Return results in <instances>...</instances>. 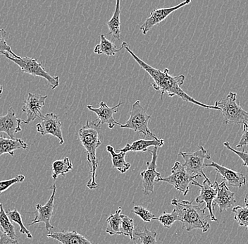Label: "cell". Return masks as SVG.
I'll return each instance as SVG.
<instances>
[{"label":"cell","mask_w":248,"mask_h":244,"mask_svg":"<svg viewBox=\"0 0 248 244\" xmlns=\"http://www.w3.org/2000/svg\"><path fill=\"white\" fill-rule=\"evenodd\" d=\"M122 48L123 49H126L127 52L131 54L135 61L139 64V66L142 69L145 70L147 74L152 77V79L154 81V83H152L151 85L156 91H161L162 98H163L164 94L167 93L170 97L177 96L186 102H191V103L203 107V108L220 110V108L215 106V105H207L205 104L198 102L196 99L190 97L187 93L183 91L181 86L184 83L185 76L179 75L173 77V76L170 75V70L168 69L161 71V70L155 69L150 65H147L146 62L142 61L130 49L129 46H128V43L126 42L122 43Z\"/></svg>","instance_id":"6da1fadb"},{"label":"cell","mask_w":248,"mask_h":244,"mask_svg":"<svg viewBox=\"0 0 248 244\" xmlns=\"http://www.w3.org/2000/svg\"><path fill=\"white\" fill-rule=\"evenodd\" d=\"M100 127L97 119L92 122L87 121L85 125L80 128L78 133L79 141L86 151L87 162L91 168V178L87 183V187L91 190H94L99 186L95 179L96 171L98 167L96 151L102 144L100 139Z\"/></svg>","instance_id":"7a4b0ae2"},{"label":"cell","mask_w":248,"mask_h":244,"mask_svg":"<svg viewBox=\"0 0 248 244\" xmlns=\"http://www.w3.org/2000/svg\"><path fill=\"white\" fill-rule=\"evenodd\" d=\"M171 205L178 214V221L181 222L182 227L187 231L193 229H202L207 232L210 228L207 217L205 214V208L195 206L188 200H178L173 198Z\"/></svg>","instance_id":"3957f363"},{"label":"cell","mask_w":248,"mask_h":244,"mask_svg":"<svg viewBox=\"0 0 248 244\" xmlns=\"http://www.w3.org/2000/svg\"><path fill=\"white\" fill-rule=\"evenodd\" d=\"M215 105L222 112L224 124H244L248 122V113L240 107L236 93L231 92L226 98L216 101Z\"/></svg>","instance_id":"277c9868"},{"label":"cell","mask_w":248,"mask_h":244,"mask_svg":"<svg viewBox=\"0 0 248 244\" xmlns=\"http://www.w3.org/2000/svg\"><path fill=\"white\" fill-rule=\"evenodd\" d=\"M150 118L151 115L147 114L144 107L141 105L140 101L138 99L133 104L129 119L125 124H121L120 127L122 129H128L140 134L157 139L158 138L149 129L148 122Z\"/></svg>","instance_id":"5b68a950"},{"label":"cell","mask_w":248,"mask_h":244,"mask_svg":"<svg viewBox=\"0 0 248 244\" xmlns=\"http://www.w3.org/2000/svg\"><path fill=\"white\" fill-rule=\"evenodd\" d=\"M7 59L18 65L23 72L30 74L32 77L43 78L50 85L52 89H55L60 85V79L58 77H52L46 72L41 63H39L36 59L24 57L20 59H16L8 54L5 56Z\"/></svg>","instance_id":"8992f818"},{"label":"cell","mask_w":248,"mask_h":244,"mask_svg":"<svg viewBox=\"0 0 248 244\" xmlns=\"http://www.w3.org/2000/svg\"><path fill=\"white\" fill-rule=\"evenodd\" d=\"M201 177L200 175H190L186 172L184 165L179 162H176L174 165L171 169V175L165 178L161 177L159 179L156 180V182L163 181L167 182L174 186L176 190L181 191L183 193L184 196L187 195L188 193L189 186L192 181L195 179Z\"/></svg>","instance_id":"52a82bcc"},{"label":"cell","mask_w":248,"mask_h":244,"mask_svg":"<svg viewBox=\"0 0 248 244\" xmlns=\"http://www.w3.org/2000/svg\"><path fill=\"white\" fill-rule=\"evenodd\" d=\"M199 150L193 152V153L181 152L179 155L184 158L185 163L183 165L189 175H200L206 179L207 178V177L203 171L204 168L205 167L204 160L211 159L210 154L202 146H199Z\"/></svg>","instance_id":"ba28073f"},{"label":"cell","mask_w":248,"mask_h":244,"mask_svg":"<svg viewBox=\"0 0 248 244\" xmlns=\"http://www.w3.org/2000/svg\"><path fill=\"white\" fill-rule=\"evenodd\" d=\"M217 179H218V174L216 177L215 183H212L210 180L208 178H206L203 181L202 184H200L198 181H192V184L195 186H199L201 188V194L195 198L196 203H206V208L209 210V218L212 221L217 222L218 220L215 217L214 214L213 201L216 198L217 194H218V182H217Z\"/></svg>","instance_id":"9c48e42d"},{"label":"cell","mask_w":248,"mask_h":244,"mask_svg":"<svg viewBox=\"0 0 248 244\" xmlns=\"http://www.w3.org/2000/svg\"><path fill=\"white\" fill-rule=\"evenodd\" d=\"M158 147H154L153 150L148 152L152 155V161L147 162V169L140 172L142 177V187L144 195H147L154 192L155 183L161 178V174L156 172V160H157Z\"/></svg>","instance_id":"30bf717a"},{"label":"cell","mask_w":248,"mask_h":244,"mask_svg":"<svg viewBox=\"0 0 248 244\" xmlns=\"http://www.w3.org/2000/svg\"><path fill=\"white\" fill-rule=\"evenodd\" d=\"M36 130L42 136L52 135L59 140L60 145L64 144L62 130V123L54 113H48L43 116L41 122L37 124Z\"/></svg>","instance_id":"8fae6325"},{"label":"cell","mask_w":248,"mask_h":244,"mask_svg":"<svg viewBox=\"0 0 248 244\" xmlns=\"http://www.w3.org/2000/svg\"><path fill=\"white\" fill-rule=\"evenodd\" d=\"M190 2H191V0H184V1L180 3L178 5L175 6V7L153 9L150 13V16L141 26L140 29L141 32L142 33L143 35H146L147 32L153 30L154 26L159 25V23L164 21L170 14L176 12L178 9H181V7L188 5L190 4Z\"/></svg>","instance_id":"7c38bea8"},{"label":"cell","mask_w":248,"mask_h":244,"mask_svg":"<svg viewBox=\"0 0 248 244\" xmlns=\"http://www.w3.org/2000/svg\"><path fill=\"white\" fill-rule=\"evenodd\" d=\"M49 189H52V194L49 200L46 202V204L45 206L37 204L35 212H28V213L35 214L33 221L32 222V223L29 224V226H32L35 224L43 222L45 224V228H46V231H49V232L54 228V227L51 225L50 220L52 215H53L54 198H55L56 191H57L56 183H53Z\"/></svg>","instance_id":"4fadbf2b"},{"label":"cell","mask_w":248,"mask_h":244,"mask_svg":"<svg viewBox=\"0 0 248 244\" xmlns=\"http://www.w3.org/2000/svg\"><path fill=\"white\" fill-rule=\"evenodd\" d=\"M47 96H41L34 93H29L27 98L25 100V105L22 107V111L27 114V119L24 120V124H29L36 119H42L41 110L46 105Z\"/></svg>","instance_id":"5bb4252c"},{"label":"cell","mask_w":248,"mask_h":244,"mask_svg":"<svg viewBox=\"0 0 248 244\" xmlns=\"http://www.w3.org/2000/svg\"><path fill=\"white\" fill-rule=\"evenodd\" d=\"M21 124H24V120L16 116L12 107L8 109L7 114H0V133H7L12 139H15L16 133L22 130Z\"/></svg>","instance_id":"9a60e30c"},{"label":"cell","mask_w":248,"mask_h":244,"mask_svg":"<svg viewBox=\"0 0 248 244\" xmlns=\"http://www.w3.org/2000/svg\"><path fill=\"white\" fill-rule=\"evenodd\" d=\"M122 104H124V102H121L114 107H109L105 102H101L100 107L98 108H94L92 105H88L87 108L97 115V119L100 125L108 124V128L112 130L116 125L121 126V124L114 119V114L117 113V109Z\"/></svg>","instance_id":"2e32d148"},{"label":"cell","mask_w":248,"mask_h":244,"mask_svg":"<svg viewBox=\"0 0 248 244\" xmlns=\"http://www.w3.org/2000/svg\"><path fill=\"white\" fill-rule=\"evenodd\" d=\"M213 167L217 171V174L222 177L226 182L233 187L241 188L246 185L247 180L246 176L240 172L228 169L227 167L220 165L215 162H212L211 164H205V167Z\"/></svg>","instance_id":"e0dca14e"},{"label":"cell","mask_w":248,"mask_h":244,"mask_svg":"<svg viewBox=\"0 0 248 244\" xmlns=\"http://www.w3.org/2000/svg\"><path fill=\"white\" fill-rule=\"evenodd\" d=\"M235 203L236 200L235 199V194L229 190L226 181L218 183V194L212 204L214 210L215 206H218L219 208V212H223L226 210L232 208Z\"/></svg>","instance_id":"ac0fdd59"},{"label":"cell","mask_w":248,"mask_h":244,"mask_svg":"<svg viewBox=\"0 0 248 244\" xmlns=\"http://www.w3.org/2000/svg\"><path fill=\"white\" fill-rule=\"evenodd\" d=\"M46 237L55 239L62 244H93L76 230L71 231L49 232Z\"/></svg>","instance_id":"d6986e66"},{"label":"cell","mask_w":248,"mask_h":244,"mask_svg":"<svg viewBox=\"0 0 248 244\" xmlns=\"http://www.w3.org/2000/svg\"><path fill=\"white\" fill-rule=\"evenodd\" d=\"M164 144L163 139L145 140L139 139L134 141L131 144H128L123 148L120 149V152L128 153V152H147L150 146L154 147H162Z\"/></svg>","instance_id":"ffe728a7"},{"label":"cell","mask_w":248,"mask_h":244,"mask_svg":"<svg viewBox=\"0 0 248 244\" xmlns=\"http://www.w3.org/2000/svg\"><path fill=\"white\" fill-rule=\"evenodd\" d=\"M29 146L21 138H7L0 137V156L4 154H9L11 156L15 155V150L18 149L26 150Z\"/></svg>","instance_id":"44dd1931"},{"label":"cell","mask_w":248,"mask_h":244,"mask_svg":"<svg viewBox=\"0 0 248 244\" xmlns=\"http://www.w3.org/2000/svg\"><path fill=\"white\" fill-rule=\"evenodd\" d=\"M121 0H116L115 10L111 19L107 23L108 34L118 40L121 39Z\"/></svg>","instance_id":"7402d4cb"},{"label":"cell","mask_w":248,"mask_h":244,"mask_svg":"<svg viewBox=\"0 0 248 244\" xmlns=\"http://www.w3.org/2000/svg\"><path fill=\"white\" fill-rule=\"evenodd\" d=\"M107 150L111 155V161H112L113 167L119 170L121 173L124 174L131 167V163L125 161V153L120 152L116 153L114 147L111 146H108L106 147Z\"/></svg>","instance_id":"603a6c76"},{"label":"cell","mask_w":248,"mask_h":244,"mask_svg":"<svg viewBox=\"0 0 248 244\" xmlns=\"http://www.w3.org/2000/svg\"><path fill=\"white\" fill-rule=\"evenodd\" d=\"M123 48H118L113 42L110 41L105 35H100V43L95 46L94 52L97 54H105L108 57L115 56Z\"/></svg>","instance_id":"cb8c5ba5"},{"label":"cell","mask_w":248,"mask_h":244,"mask_svg":"<svg viewBox=\"0 0 248 244\" xmlns=\"http://www.w3.org/2000/svg\"><path fill=\"white\" fill-rule=\"evenodd\" d=\"M122 209L121 207H119V209L116 211L114 214H111L107 220L108 226L106 228V233L109 235H120L121 232V224H122Z\"/></svg>","instance_id":"d4e9b609"},{"label":"cell","mask_w":248,"mask_h":244,"mask_svg":"<svg viewBox=\"0 0 248 244\" xmlns=\"http://www.w3.org/2000/svg\"><path fill=\"white\" fill-rule=\"evenodd\" d=\"M52 167V179H57L59 176H65L73 169V164L69 158H63L53 162Z\"/></svg>","instance_id":"484cf974"},{"label":"cell","mask_w":248,"mask_h":244,"mask_svg":"<svg viewBox=\"0 0 248 244\" xmlns=\"http://www.w3.org/2000/svg\"><path fill=\"white\" fill-rule=\"evenodd\" d=\"M0 227L12 239L17 240L16 235L15 228L13 223L7 215V212L4 211L3 205L0 203Z\"/></svg>","instance_id":"4316f807"},{"label":"cell","mask_w":248,"mask_h":244,"mask_svg":"<svg viewBox=\"0 0 248 244\" xmlns=\"http://www.w3.org/2000/svg\"><path fill=\"white\" fill-rule=\"evenodd\" d=\"M134 231V236L139 237L142 244H157L156 232L155 230H150L145 228L143 230L137 228Z\"/></svg>","instance_id":"83f0119b"},{"label":"cell","mask_w":248,"mask_h":244,"mask_svg":"<svg viewBox=\"0 0 248 244\" xmlns=\"http://www.w3.org/2000/svg\"><path fill=\"white\" fill-rule=\"evenodd\" d=\"M122 224H121V232L122 235L128 237L132 241H136V238L133 235L135 230L134 221L125 214H122Z\"/></svg>","instance_id":"f1b7e54d"},{"label":"cell","mask_w":248,"mask_h":244,"mask_svg":"<svg viewBox=\"0 0 248 244\" xmlns=\"http://www.w3.org/2000/svg\"><path fill=\"white\" fill-rule=\"evenodd\" d=\"M232 211L235 214L234 220L238 222L240 226L248 229V207L235 206Z\"/></svg>","instance_id":"f546056e"},{"label":"cell","mask_w":248,"mask_h":244,"mask_svg":"<svg viewBox=\"0 0 248 244\" xmlns=\"http://www.w3.org/2000/svg\"><path fill=\"white\" fill-rule=\"evenodd\" d=\"M7 215L9 216V219L12 222H15V223L18 224V226L20 228V232L23 234H26L29 239H32V234L30 232L29 229L25 227L24 224L23 223L22 217H21V214L18 212V211L16 209L14 210V211H7Z\"/></svg>","instance_id":"4dcf8cb0"},{"label":"cell","mask_w":248,"mask_h":244,"mask_svg":"<svg viewBox=\"0 0 248 244\" xmlns=\"http://www.w3.org/2000/svg\"><path fill=\"white\" fill-rule=\"evenodd\" d=\"M6 36H7V31L5 29H0V55L6 56L9 54L16 59L21 58V57L16 55L12 50L11 47L7 44V41H6Z\"/></svg>","instance_id":"1f68e13d"},{"label":"cell","mask_w":248,"mask_h":244,"mask_svg":"<svg viewBox=\"0 0 248 244\" xmlns=\"http://www.w3.org/2000/svg\"><path fill=\"white\" fill-rule=\"evenodd\" d=\"M154 220H158L161 224L167 229H170L173 224L178 220V214L176 211L173 210L171 213H167L164 212L159 217H155Z\"/></svg>","instance_id":"d6a6232c"},{"label":"cell","mask_w":248,"mask_h":244,"mask_svg":"<svg viewBox=\"0 0 248 244\" xmlns=\"http://www.w3.org/2000/svg\"><path fill=\"white\" fill-rule=\"evenodd\" d=\"M131 212L139 215V217L145 222L153 221V220H154L155 217H156L155 214L152 213L147 208L140 206L133 207V209L132 210Z\"/></svg>","instance_id":"836d02e7"},{"label":"cell","mask_w":248,"mask_h":244,"mask_svg":"<svg viewBox=\"0 0 248 244\" xmlns=\"http://www.w3.org/2000/svg\"><path fill=\"white\" fill-rule=\"evenodd\" d=\"M25 180L24 175H18L10 179L0 181V194L8 190L11 186L17 183L23 182Z\"/></svg>","instance_id":"e575fe53"},{"label":"cell","mask_w":248,"mask_h":244,"mask_svg":"<svg viewBox=\"0 0 248 244\" xmlns=\"http://www.w3.org/2000/svg\"><path fill=\"white\" fill-rule=\"evenodd\" d=\"M224 146L226 148L230 150L231 151L233 152L234 153L236 154L240 159L242 160V161L243 162V165L246 166V167L248 168V153L245 151V149H243V151H238V150L232 148V146H231V144H229V142L224 143Z\"/></svg>","instance_id":"d590c367"},{"label":"cell","mask_w":248,"mask_h":244,"mask_svg":"<svg viewBox=\"0 0 248 244\" xmlns=\"http://www.w3.org/2000/svg\"><path fill=\"white\" fill-rule=\"evenodd\" d=\"M0 244H18V242L9 237L0 227Z\"/></svg>","instance_id":"8d00e7d4"},{"label":"cell","mask_w":248,"mask_h":244,"mask_svg":"<svg viewBox=\"0 0 248 244\" xmlns=\"http://www.w3.org/2000/svg\"><path fill=\"white\" fill-rule=\"evenodd\" d=\"M248 146V124H243V135L240 138V142L236 145V147H243Z\"/></svg>","instance_id":"74e56055"},{"label":"cell","mask_w":248,"mask_h":244,"mask_svg":"<svg viewBox=\"0 0 248 244\" xmlns=\"http://www.w3.org/2000/svg\"><path fill=\"white\" fill-rule=\"evenodd\" d=\"M245 204H246V206L248 207V193L246 194V198H245Z\"/></svg>","instance_id":"f35d334b"},{"label":"cell","mask_w":248,"mask_h":244,"mask_svg":"<svg viewBox=\"0 0 248 244\" xmlns=\"http://www.w3.org/2000/svg\"><path fill=\"white\" fill-rule=\"evenodd\" d=\"M3 93V87L2 85H0V98H1V96H2Z\"/></svg>","instance_id":"ab89813d"},{"label":"cell","mask_w":248,"mask_h":244,"mask_svg":"<svg viewBox=\"0 0 248 244\" xmlns=\"http://www.w3.org/2000/svg\"><path fill=\"white\" fill-rule=\"evenodd\" d=\"M134 244H137V243H136V242H134Z\"/></svg>","instance_id":"60d3db41"}]
</instances>
